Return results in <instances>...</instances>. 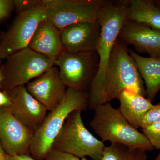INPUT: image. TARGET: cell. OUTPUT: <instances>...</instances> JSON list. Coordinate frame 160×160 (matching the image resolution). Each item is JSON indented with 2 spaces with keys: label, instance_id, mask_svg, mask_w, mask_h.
Returning a JSON list of instances; mask_svg holds the SVG:
<instances>
[{
  "label": "cell",
  "instance_id": "obj_1",
  "mask_svg": "<svg viewBox=\"0 0 160 160\" xmlns=\"http://www.w3.org/2000/svg\"><path fill=\"white\" fill-rule=\"evenodd\" d=\"M127 1H106L99 12L98 21L101 32L96 51L99 65L97 74L91 83L88 92V108L94 110L99 105L104 76L112 51L123 26L126 22Z\"/></svg>",
  "mask_w": 160,
  "mask_h": 160
},
{
  "label": "cell",
  "instance_id": "obj_2",
  "mask_svg": "<svg viewBox=\"0 0 160 160\" xmlns=\"http://www.w3.org/2000/svg\"><path fill=\"white\" fill-rule=\"evenodd\" d=\"M127 46L119 38L115 43L104 76L99 106L118 99L125 90L146 96L144 81Z\"/></svg>",
  "mask_w": 160,
  "mask_h": 160
},
{
  "label": "cell",
  "instance_id": "obj_3",
  "mask_svg": "<svg viewBox=\"0 0 160 160\" xmlns=\"http://www.w3.org/2000/svg\"><path fill=\"white\" fill-rule=\"evenodd\" d=\"M88 108V92L67 88L60 104L47 114L35 131L30 147V156L36 160H44L66 119L72 112Z\"/></svg>",
  "mask_w": 160,
  "mask_h": 160
},
{
  "label": "cell",
  "instance_id": "obj_4",
  "mask_svg": "<svg viewBox=\"0 0 160 160\" xmlns=\"http://www.w3.org/2000/svg\"><path fill=\"white\" fill-rule=\"evenodd\" d=\"M94 111L90 126L103 142L120 143L146 151L154 149L144 133L130 125L119 109L113 108L110 103L98 106Z\"/></svg>",
  "mask_w": 160,
  "mask_h": 160
},
{
  "label": "cell",
  "instance_id": "obj_5",
  "mask_svg": "<svg viewBox=\"0 0 160 160\" xmlns=\"http://www.w3.org/2000/svg\"><path fill=\"white\" fill-rule=\"evenodd\" d=\"M82 112L75 110L69 115L55 140L52 149L81 159L89 157L92 160H101L106 146L86 128L82 119Z\"/></svg>",
  "mask_w": 160,
  "mask_h": 160
},
{
  "label": "cell",
  "instance_id": "obj_6",
  "mask_svg": "<svg viewBox=\"0 0 160 160\" xmlns=\"http://www.w3.org/2000/svg\"><path fill=\"white\" fill-rule=\"evenodd\" d=\"M1 66L2 88L9 92L39 76L54 66V62L28 47L12 53Z\"/></svg>",
  "mask_w": 160,
  "mask_h": 160
},
{
  "label": "cell",
  "instance_id": "obj_7",
  "mask_svg": "<svg viewBox=\"0 0 160 160\" xmlns=\"http://www.w3.org/2000/svg\"><path fill=\"white\" fill-rule=\"evenodd\" d=\"M54 65L66 88L86 92L97 74L99 58L96 51L65 50Z\"/></svg>",
  "mask_w": 160,
  "mask_h": 160
},
{
  "label": "cell",
  "instance_id": "obj_8",
  "mask_svg": "<svg viewBox=\"0 0 160 160\" xmlns=\"http://www.w3.org/2000/svg\"><path fill=\"white\" fill-rule=\"evenodd\" d=\"M47 19L42 0L40 6L17 15L8 29L1 34L0 59L4 61L12 53L29 47L38 26Z\"/></svg>",
  "mask_w": 160,
  "mask_h": 160
},
{
  "label": "cell",
  "instance_id": "obj_9",
  "mask_svg": "<svg viewBox=\"0 0 160 160\" xmlns=\"http://www.w3.org/2000/svg\"><path fill=\"white\" fill-rule=\"evenodd\" d=\"M103 0H42L48 19L61 30L76 23L98 20Z\"/></svg>",
  "mask_w": 160,
  "mask_h": 160
},
{
  "label": "cell",
  "instance_id": "obj_10",
  "mask_svg": "<svg viewBox=\"0 0 160 160\" xmlns=\"http://www.w3.org/2000/svg\"><path fill=\"white\" fill-rule=\"evenodd\" d=\"M34 132L24 126L8 107H0V143L9 156L30 155Z\"/></svg>",
  "mask_w": 160,
  "mask_h": 160
},
{
  "label": "cell",
  "instance_id": "obj_11",
  "mask_svg": "<svg viewBox=\"0 0 160 160\" xmlns=\"http://www.w3.org/2000/svg\"><path fill=\"white\" fill-rule=\"evenodd\" d=\"M26 87L28 92L48 111L60 104L67 89L60 77L58 68L55 66L30 81Z\"/></svg>",
  "mask_w": 160,
  "mask_h": 160
},
{
  "label": "cell",
  "instance_id": "obj_12",
  "mask_svg": "<svg viewBox=\"0 0 160 160\" xmlns=\"http://www.w3.org/2000/svg\"><path fill=\"white\" fill-rule=\"evenodd\" d=\"M8 92L12 102L9 108L11 113L28 129L36 131L47 115L46 107L28 92L26 86Z\"/></svg>",
  "mask_w": 160,
  "mask_h": 160
},
{
  "label": "cell",
  "instance_id": "obj_13",
  "mask_svg": "<svg viewBox=\"0 0 160 160\" xmlns=\"http://www.w3.org/2000/svg\"><path fill=\"white\" fill-rule=\"evenodd\" d=\"M60 31L65 50H96L101 32L98 20L76 23L66 26Z\"/></svg>",
  "mask_w": 160,
  "mask_h": 160
},
{
  "label": "cell",
  "instance_id": "obj_14",
  "mask_svg": "<svg viewBox=\"0 0 160 160\" xmlns=\"http://www.w3.org/2000/svg\"><path fill=\"white\" fill-rule=\"evenodd\" d=\"M126 45H132L137 51L150 57L160 56V30L126 21L118 36Z\"/></svg>",
  "mask_w": 160,
  "mask_h": 160
},
{
  "label": "cell",
  "instance_id": "obj_15",
  "mask_svg": "<svg viewBox=\"0 0 160 160\" xmlns=\"http://www.w3.org/2000/svg\"><path fill=\"white\" fill-rule=\"evenodd\" d=\"M29 47L54 62L65 50L59 29L48 19L40 23Z\"/></svg>",
  "mask_w": 160,
  "mask_h": 160
},
{
  "label": "cell",
  "instance_id": "obj_16",
  "mask_svg": "<svg viewBox=\"0 0 160 160\" xmlns=\"http://www.w3.org/2000/svg\"><path fill=\"white\" fill-rule=\"evenodd\" d=\"M146 85L147 98L152 102L160 90V56L144 57L129 49Z\"/></svg>",
  "mask_w": 160,
  "mask_h": 160
},
{
  "label": "cell",
  "instance_id": "obj_17",
  "mask_svg": "<svg viewBox=\"0 0 160 160\" xmlns=\"http://www.w3.org/2000/svg\"><path fill=\"white\" fill-rule=\"evenodd\" d=\"M120 102L119 110L128 122L138 129L139 123L143 115L151 109L153 104L151 101L136 92L125 90L118 98Z\"/></svg>",
  "mask_w": 160,
  "mask_h": 160
},
{
  "label": "cell",
  "instance_id": "obj_18",
  "mask_svg": "<svg viewBox=\"0 0 160 160\" xmlns=\"http://www.w3.org/2000/svg\"><path fill=\"white\" fill-rule=\"evenodd\" d=\"M126 21L160 30V7L152 0L127 1Z\"/></svg>",
  "mask_w": 160,
  "mask_h": 160
},
{
  "label": "cell",
  "instance_id": "obj_19",
  "mask_svg": "<svg viewBox=\"0 0 160 160\" xmlns=\"http://www.w3.org/2000/svg\"><path fill=\"white\" fill-rule=\"evenodd\" d=\"M146 151L141 149H132L120 143L106 146L101 160H147Z\"/></svg>",
  "mask_w": 160,
  "mask_h": 160
},
{
  "label": "cell",
  "instance_id": "obj_20",
  "mask_svg": "<svg viewBox=\"0 0 160 160\" xmlns=\"http://www.w3.org/2000/svg\"><path fill=\"white\" fill-rule=\"evenodd\" d=\"M142 130L154 149L160 150V121L142 128Z\"/></svg>",
  "mask_w": 160,
  "mask_h": 160
},
{
  "label": "cell",
  "instance_id": "obj_21",
  "mask_svg": "<svg viewBox=\"0 0 160 160\" xmlns=\"http://www.w3.org/2000/svg\"><path fill=\"white\" fill-rule=\"evenodd\" d=\"M160 121V103L153 105L143 115L139 123V127L143 128Z\"/></svg>",
  "mask_w": 160,
  "mask_h": 160
},
{
  "label": "cell",
  "instance_id": "obj_22",
  "mask_svg": "<svg viewBox=\"0 0 160 160\" xmlns=\"http://www.w3.org/2000/svg\"><path fill=\"white\" fill-rule=\"evenodd\" d=\"M17 15L29 11L42 4V0H13Z\"/></svg>",
  "mask_w": 160,
  "mask_h": 160
},
{
  "label": "cell",
  "instance_id": "obj_23",
  "mask_svg": "<svg viewBox=\"0 0 160 160\" xmlns=\"http://www.w3.org/2000/svg\"><path fill=\"white\" fill-rule=\"evenodd\" d=\"M14 10L13 0H0V23L7 20Z\"/></svg>",
  "mask_w": 160,
  "mask_h": 160
},
{
  "label": "cell",
  "instance_id": "obj_24",
  "mask_svg": "<svg viewBox=\"0 0 160 160\" xmlns=\"http://www.w3.org/2000/svg\"><path fill=\"white\" fill-rule=\"evenodd\" d=\"M44 160H82L72 155L52 149Z\"/></svg>",
  "mask_w": 160,
  "mask_h": 160
},
{
  "label": "cell",
  "instance_id": "obj_25",
  "mask_svg": "<svg viewBox=\"0 0 160 160\" xmlns=\"http://www.w3.org/2000/svg\"><path fill=\"white\" fill-rule=\"evenodd\" d=\"M12 104V102L9 92L0 90V107L9 108Z\"/></svg>",
  "mask_w": 160,
  "mask_h": 160
},
{
  "label": "cell",
  "instance_id": "obj_26",
  "mask_svg": "<svg viewBox=\"0 0 160 160\" xmlns=\"http://www.w3.org/2000/svg\"><path fill=\"white\" fill-rule=\"evenodd\" d=\"M6 160H36L30 155H22L9 156L7 154Z\"/></svg>",
  "mask_w": 160,
  "mask_h": 160
},
{
  "label": "cell",
  "instance_id": "obj_27",
  "mask_svg": "<svg viewBox=\"0 0 160 160\" xmlns=\"http://www.w3.org/2000/svg\"><path fill=\"white\" fill-rule=\"evenodd\" d=\"M6 154L0 143V160H6Z\"/></svg>",
  "mask_w": 160,
  "mask_h": 160
},
{
  "label": "cell",
  "instance_id": "obj_28",
  "mask_svg": "<svg viewBox=\"0 0 160 160\" xmlns=\"http://www.w3.org/2000/svg\"><path fill=\"white\" fill-rule=\"evenodd\" d=\"M1 66H0V89L2 88V82L3 80V76L2 72V69H1Z\"/></svg>",
  "mask_w": 160,
  "mask_h": 160
},
{
  "label": "cell",
  "instance_id": "obj_29",
  "mask_svg": "<svg viewBox=\"0 0 160 160\" xmlns=\"http://www.w3.org/2000/svg\"><path fill=\"white\" fill-rule=\"evenodd\" d=\"M157 5H158L159 7H160V0H157V1H155Z\"/></svg>",
  "mask_w": 160,
  "mask_h": 160
},
{
  "label": "cell",
  "instance_id": "obj_30",
  "mask_svg": "<svg viewBox=\"0 0 160 160\" xmlns=\"http://www.w3.org/2000/svg\"><path fill=\"white\" fill-rule=\"evenodd\" d=\"M155 160H160V153H159V154L158 155V156L156 158Z\"/></svg>",
  "mask_w": 160,
  "mask_h": 160
},
{
  "label": "cell",
  "instance_id": "obj_31",
  "mask_svg": "<svg viewBox=\"0 0 160 160\" xmlns=\"http://www.w3.org/2000/svg\"><path fill=\"white\" fill-rule=\"evenodd\" d=\"M1 35L0 34V42H1ZM3 60H2V59H0V66H2V62Z\"/></svg>",
  "mask_w": 160,
  "mask_h": 160
},
{
  "label": "cell",
  "instance_id": "obj_32",
  "mask_svg": "<svg viewBox=\"0 0 160 160\" xmlns=\"http://www.w3.org/2000/svg\"><path fill=\"white\" fill-rule=\"evenodd\" d=\"M81 160H87V159H86V158H82V159H81Z\"/></svg>",
  "mask_w": 160,
  "mask_h": 160
}]
</instances>
